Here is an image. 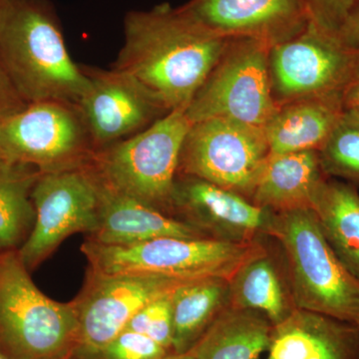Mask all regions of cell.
Returning <instances> with one entry per match:
<instances>
[{
	"label": "cell",
	"mask_w": 359,
	"mask_h": 359,
	"mask_svg": "<svg viewBox=\"0 0 359 359\" xmlns=\"http://www.w3.org/2000/svg\"><path fill=\"white\" fill-rule=\"evenodd\" d=\"M264 128L231 120L192 123L186 135L178 175L192 176L250 201L268 159Z\"/></svg>",
	"instance_id": "obj_9"
},
{
	"label": "cell",
	"mask_w": 359,
	"mask_h": 359,
	"mask_svg": "<svg viewBox=\"0 0 359 359\" xmlns=\"http://www.w3.org/2000/svg\"><path fill=\"white\" fill-rule=\"evenodd\" d=\"M266 249L257 242H222L212 238H159L139 244L111 245L87 238L81 252L89 269L104 273H140L200 280H230L241 266Z\"/></svg>",
	"instance_id": "obj_6"
},
{
	"label": "cell",
	"mask_w": 359,
	"mask_h": 359,
	"mask_svg": "<svg viewBox=\"0 0 359 359\" xmlns=\"http://www.w3.org/2000/svg\"><path fill=\"white\" fill-rule=\"evenodd\" d=\"M4 2H6V0H0V7L2 6V4H4Z\"/></svg>",
	"instance_id": "obj_37"
},
{
	"label": "cell",
	"mask_w": 359,
	"mask_h": 359,
	"mask_svg": "<svg viewBox=\"0 0 359 359\" xmlns=\"http://www.w3.org/2000/svg\"><path fill=\"white\" fill-rule=\"evenodd\" d=\"M78 344L73 302L44 294L18 250L0 252V351L13 359H67Z\"/></svg>",
	"instance_id": "obj_4"
},
{
	"label": "cell",
	"mask_w": 359,
	"mask_h": 359,
	"mask_svg": "<svg viewBox=\"0 0 359 359\" xmlns=\"http://www.w3.org/2000/svg\"><path fill=\"white\" fill-rule=\"evenodd\" d=\"M344 112L342 95L299 99L280 106L264 127L269 154L320 151Z\"/></svg>",
	"instance_id": "obj_19"
},
{
	"label": "cell",
	"mask_w": 359,
	"mask_h": 359,
	"mask_svg": "<svg viewBox=\"0 0 359 359\" xmlns=\"http://www.w3.org/2000/svg\"><path fill=\"white\" fill-rule=\"evenodd\" d=\"M162 359H196L190 353H171Z\"/></svg>",
	"instance_id": "obj_32"
},
{
	"label": "cell",
	"mask_w": 359,
	"mask_h": 359,
	"mask_svg": "<svg viewBox=\"0 0 359 359\" xmlns=\"http://www.w3.org/2000/svg\"><path fill=\"white\" fill-rule=\"evenodd\" d=\"M67 359H94L92 358H87V356L79 355V354L73 353L72 355L69 356Z\"/></svg>",
	"instance_id": "obj_34"
},
{
	"label": "cell",
	"mask_w": 359,
	"mask_h": 359,
	"mask_svg": "<svg viewBox=\"0 0 359 359\" xmlns=\"http://www.w3.org/2000/svg\"><path fill=\"white\" fill-rule=\"evenodd\" d=\"M230 306L229 280L205 278L181 285L173 292V351L187 353Z\"/></svg>",
	"instance_id": "obj_23"
},
{
	"label": "cell",
	"mask_w": 359,
	"mask_h": 359,
	"mask_svg": "<svg viewBox=\"0 0 359 359\" xmlns=\"http://www.w3.org/2000/svg\"><path fill=\"white\" fill-rule=\"evenodd\" d=\"M179 9L219 36L269 47L299 34L311 20L304 0H189Z\"/></svg>",
	"instance_id": "obj_15"
},
{
	"label": "cell",
	"mask_w": 359,
	"mask_h": 359,
	"mask_svg": "<svg viewBox=\"0 0 359 359\" xmlns=\"http://www.w3.org/2000/svg\"><path fill=\"white\" fill-rule=\"evenodd\" d=\"M41 172L23 163L0 162V252L18 250L35 222L32 191Z\"/></svg>",
	"instance_id": "obj_24"
},
{
	"label": "cell",
	"mask_w": 359,
	"mask_h": 359,
	"mask_svg": "<svg viewBox=\"0 0 359 359\" xmlns=\"http://www.w3.org/2000/svg\"><path fill=\"white\" fill-rule=\"evenodd\" d=\"M0 359H13L11 356L7 355L4 351H0Z\"/></svg>",
	"instance_id": "obj_35"
},
{
	"label": "cell",
	"mask_w": 359,
	"mask_h": 359,
	"mask_svg": "<svg viewBox=\"0 0 359 359\" xmlns=\"http://www.w3.org/2000/svg\"><path fill=\"white\" fill-rule=\"evenodd\" d=\"M342 103H344V110L359 113V77L355 78L344 90Z\"/></svg>",
	"instance_id": "obj_31"
},
{
	"label": "cell",
	"mask_w": 359,
	"mask_h": 359,
	"mask_svg": "<svg viewBox=\"0 0 359 359\" xmlns=\"http://www.w3.org/2000/svg\"><path fill=\"white\" fill-rule=\"evenodd\" d=\"M273 214L205 180L177 175L173 217L212 240L238 244L257 242L268 235Z\"/></svg>",
	"instance_id": "obj_14"
},
{
	"label": "cell",
	"mask_w": 359,
	"mask_h": 359,
	"mask_svg": "<svg viewBox=\"0 0 359 359\" xmlns=\"http://www.w3.org/2000/svg\"><path fill=\"white\" fill-rule=\"evenodd\" d=\"M359 77V51L355 52V69H354V78Z\"/></svg>",
	"instance_id": "obj_33"
},
{
	"label": "cell",
	"mask_w": 359,
	"mask_h": 359,
	"mask_svg": "<svg viewBox=\"0 0 359 359\" xmlns=\"http://www.w3.org/2000/svg\"><path fill=\"white\" fill-rule=\"evenodd\" d=\"M269 48L259 40L229 39L187 107L189 121L218 118L264 128L278 109L269 81Z\"/></svg>",
	"instance_id": "obj_7"
},
{
	"label": "cell",
	"mask_w": 359,
	"mask_h": 359,
	"mask_svg": "<svg viewBox=\"0 0 359 359\" xmlns=\"http://www.w3.org/2000/svg\"><path fill=\"white\" fill-rule=\"evenodd\" d=\"M27 103L20 95L0 59V121L18 112Z\"/></svg>",
	"instance_id": "obj_29"
},
{
	"label": "cell",
	"mask_w": 359,
	"mask_h": 359,
	"mask_svg": "<svg viewBox=\"0 0 359 359\" xmlns=\"http://www.w3.org/2000/svg\"><path fill=\"white\" fill-rule=\"evenodd\" d=\"M229 39L168 4L130 11L112 67L140 82L168 111L187 109Z\"/></svg>",
	"instance_id": "obj_1"
},
{
	"label": "cell",
	"mask_w": 359,
	"mask_h": 359,
	"mask_svg": "<svg viewBox=\"0 0 359 359\" xmlns=\"http://www.w3.org/2000/svg\"><path fill=\"white\" fill-rule=\"evenodd\" d=\"M35 222L18 257L32 273L77 233L99 229V191L95 177L85 169L41 173L32 191Z\"/></svg>",
	"instance_id": "obj_11"
},
{
	"label": "cell",
	"mask_w": 359,
	"mask_h": 359,
	"mask_svg": "<svg viewBox=\"0 0 359 359\" xmlns=\"http://www.w3.org/2000/svg\"><path fill=\"white\" fill-rule=\"evenodd\" d=\"M311 20L337 36L355 0H304Z\"/></svg>",
	"instance_id": "obj_28"
},
{
	"label": "cell",
	"mask_w": 359,
	"mask_h": 359,
	"mask_svg": "<svg viewBox=\"0 0 359 359\" xmlns=\"http://www.w3.org/2000/svg\"><path fill=\"white\" fill-rule=\"evenodd\" d=\"M173 292L163 295L141 309L130 320L125 330H133L146 335L174 353L172 311Z\"/></svg>",
	"instance_id": "obj_26"
},
{
	"label": "cell",
	"mask_w": 359,
	"mask_h": 359,
	"mask_svg": "<svg viewBox=\"0 0 359 359\" xmlns=\"http://www.w3.org/2000/svg\"><path fill=\"white\" fill-rule=\"evenodd\" d=\"M171 353L146 335L124 330L92 358L162 359Z\"/></svg>",
	"instance_id": "obj_27"
},
{
	"label": "cell",
	"mask_w": 359,
	"mask_h": 359,
	"mask_svg": "<svg viewBox=\"0 0 359 359\" xmlns=\"http://www.w3.org/2000/svg\"><path fill=\"white\" fill-rule=\"evenodd\" d=\"M96 181L100 202L99 229L88 240L102 245H126L159 238H210L190 224Z\"/></svg>",
	"instance_id": "obj_17"
},
{
	"label": "cell",
	"mask_w": 359,
	"mask_h": 359,
	"mask_svg": "<svg viewBox=\"0 0 359 359\" xmlns=\"http://www.w3.org/2000/svg\"><path fill=\"white\" fill-rule=\"evenodd\" d=\"M273 327L259 311L229 306L189 353L196 359H259L268 351Z\"/></svg>",
	"instance_id": "obj_21"
},
{
	"label": "cell",
	"mask_w": 359,
	"mask_h": 359,
	"mask_svg": "<svg viewBox=\"0 0 359 359\" xmlns=\"http://www.w3.org/2000/svg\"><path fill=\"white\" fill-rule=\"evenodd\" d=\"M81 66L89 88L78 105L96 151L134 136L170 112L127 73Z\"/></svg>",
	"instance_id": "obj_13"
},
{
	"label": "cell",
	"mask_w": 359,
	"mask_h": 359,
	"mask_svg": "<svg viewBox=\"0 0 359 359\" xmlns=\"http://www.w3.org/2000/svg\"><path fill=\"white\" fill-rule=\"evenodd\" d=\"M6 159H7L6 156L4 155V153L2 152L1 148H0V162H1V161L6 160Z\"/></svg>",
	"instance_id": "obj_36"
},
{
	"label": "cell",
	"mask_w": 359,
	"mask_h": 359,
	"mask_svg": "<svg viewBox=\"0 0 359 359\" xmlns=\"http://www.w3.org/2000/svg\"><path fill=\"white\" fill-rule=\"evenodd\" d=\"M325 178L318 151L269 154L250 201L275 214L311 209Z\"/></svg>",
	"instance_id": "obj_18"
},
{
	"label": "cell",
	"mask_w": 359,
	"mask_h": 359,
	"mask_svg": "<svg viewBox=\"0 0 359 359\" xmlns=\"http://www.w3.org/2000/svg\"><path fill=\"white\" fill-rule=\"evenodd\" d=\"M311 210L335 255L359 278V193L356 187L327 177L314 194Z\"/></svg>",
	"instance_id": "obj_22"
},
{
	"label": "cell",
	"mask_w": 359,
	"mask_h": 359,
	"mask_svg": "<svg viewBox=\"0 0 359 359\" xmlns=\"http://www.w3.org/2000/svg\"><path fill=\"white\" fill-rule=\"evenodd\" d=\"M337 37L346 48L354 52L359 51V0L354 1L353 8Z\"/></svg>",
	"instance_id": "obj_30"
},
{
	"label": "cell",
	"mask_w": 359,
	"mask_h": 359,
	"mask_svg": "<svg viewBox=\"0 0 359 359\" xmlns=\"http://www.w3.org/2000/svg\"><path fill=\"white\" fill-rule=\"evenodd\" d=\"M191 125L185 108L170 111L143 131L96 151L87 168L116 192L173 217L180 155Z\"/></svg>",
	"instance_id": "obj_5"
},
{
	"label": "cell",
	"mask_w": 359,
	"mask_h": 359,
	"mask_svg": "<svg viewBox=\"0 0 359 359\" xmlns=\"http://www.w3.org/2000/svg\"><path fill=\"white\" fill-rule=\"evenodd\" d=\"M266 359H359V327L297 309L273 325Z\"/></svg>",
	"instance_id": "obj_16"
},
{
	"label": "cell",
	"mask_w": 359,
	"mask_h": 359,
	"mask_svg": "<svg viewBox=\"0 0 359 359\" xmlns=\"http://www.w3.org/2000/svg\"><path fill=\"white\" fill-rule=\"evenodd\" d=\"M0 59L26 103L79 104L89 88L71 58L55 8L48 0H6L0 7Z\"/></svg>",
	"instance_id": "obj_2"
},
{
	"label": "cell",
	"mask_w": 359,
	"mask_h": 359,
	"mask_svg": "<svg viewBox=\"0 0 359 359\" xmlns=\"http://www.w3.org/2000/svg\"><path fill=\"white\" fill-rule=\"evenodd\" d=\"M318 154L325 176L359 186V113L344 110Z\"/></svg>",
	"instance_id": "obj_25"
},
{
	"label": "cell",
	"mask_w": 359,
	"mask_h": 359,
	"mask_svg": "<svg viewBox=\"0 0 359 359\" xmlns=\"http://www.w3.org/2000/svg\"><path fill=\"white\" fill-rule=\"evenodd\" d=\"M280 256L266 245L245 262L229 280L230 306L259 311L273 325L289 318L297 306L280 252Z\"/></svg>",
	"instance_id": "obj_20"
},
{
	"label": "cell",
	"mask_w": 359,
	"mask_h": 359,
	"mask_svg": "<svg viewBox=\"0 0 359 359\" xmlns=\"http://www.w3.org/2000/svg\"><path fill=\"white\" fill-rule=\"evenodd\" d=\"M266 237L282 255L297 309L359 327V278L335 255L313 210L273 212Z\"/></svg>",
	"instance_id": "obj_3"
},
{
	"label": "cell",
	"mask_w": 359,
	"mask_h": 359,
	"mask_svg": "<svg viewBox=\"0 0 359 359\" xmlns=\"http://www.w3.org/2000/svg\"><path fill=\"white\" fill-rule=\"evenodd\" d=\"M354 69L355 52L313 20L299 34L269 48V81L278 107L299 99L344 95Z\"/></svg>",
	"instance_id": "obj_10"
},
{
	"label": "cell",
	"mask_w": 359,
	"mask_h": 359,
	"mask_svg": "<svg viewBox=\"0 0 359 359\" xmlns=\"http://www.w3.org/2000/svg\"><path fill=\"white\" fill-rule=\"evenodd\" d=\"M0 148L41 173L85 169L96 152L79 105L55 100L27 104L1 120Z\"/></svg>",
	"instance_id": "obj_8"
},
{
	"label": "cell",
	"mask_w": 359,
	"mask_h": 359,
	"mask_svg": "<svg viewBox=\"0 0 359 359\" xmlns=\"http://www.w3.org/2000/svg\"><path fill=\"white\" fill-rule=\"evenodd\" d=\"M192 280H196L88 269L83 289L72 302L79 321V344L74 353L93 358L141 309Z\"/></svg>",
	"instance_id": "obj_12"
}]
</instances>
